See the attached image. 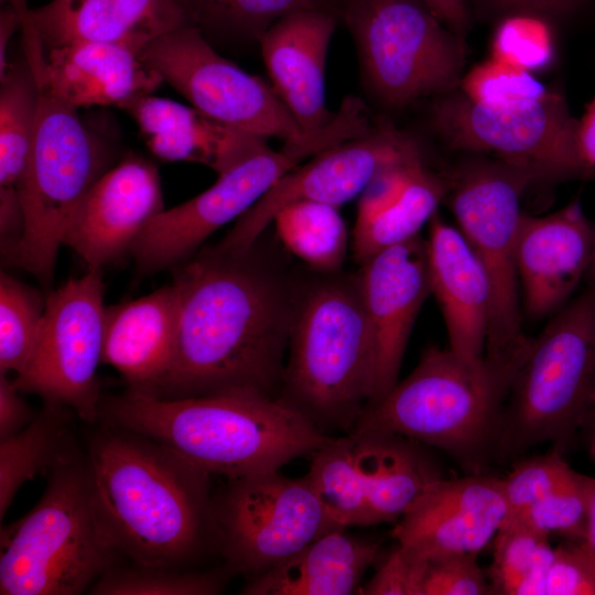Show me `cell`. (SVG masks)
Masks as SVG:
<instances>
[{"label":"cell","mask_w":595,"mask_h":595,"mask_svg":"<svg viewBox=\"0 0 595 595\" xmlns=\"http://www.w3.org/2000/svg\"><path fill=\"white\" fill-rule=\"evenodd\" d=\"M203 248L173 269L178 313L170 367L150 394L249 390L278 397L299 292L258 251Z\"/></svg>","instance_id":"cell-1"},{"label":"cell","mask_w":595,"mask_h":595,"mask_svg":"<svg viewBox=\"0 0 595 595\" xmlns=\"http://www.w3.org/2000/svg\"><path fill=\"white\" fill-rule=\"evenodd\" d=\"M96 502L121 555L181 567L213 551L210 474L144 435L106 424L88 443Z\"/></svg>","instance_id":"cell-2"},{"label":"cell","mask_w":595,"mask_h":595,"mask_svg":"<svg viewBox=\"0 0 595 595\" xmlns=\"http://www.w3.org/2000/svg\"><path fill=\"white\" fill-rule=\"evenodd\" d=\"M99 419L228 479L279 470L334 436L279 397L249 390L175 399L127 390L100 402Z\"/></svg>","instance_id":"cell-3"},{"label":"cell","mask_w":595,"mask_h":595,"mask_svg":"<svg viewBox=\"0 0 595 595\" xmlns=\"http://www.w3.org/2000/svg\"><path fill=\"white\" fill-rule=\"evenodd\" d=\"M516 371L430 346L403 380L367 403L354 429L399 434L443 451L466 474L487 473Z\"/></svg>","instance_id":"cell-4"},{"label":"cell","mask_w":595,"mask_h":595,"mask_svg":"<svg viewBox=\"0 0 595 595\" xmlns=\"http://www.w3.org/2000/svg\"><path fill=\"white\" fill-rule=\"evenodd\" d=\"M278 397L325 434L348 433L372 399L376 348L357 275L300 291Z\"/></svg>","instance_id":"cell-5"},{"label":"cell","mask_w":595,"mask_h":595,"mask_svg":"<svg viewBox=\"0 0 595 595\" xmlns=\"http://www.w3.org/2000/svg\"><path fill=\"white\" fill-rule=\"evenodd\" d=\"M1 595H78L117 565L96 502L87 456L77 447L48 474L37 504L1 529Z\"/></svg>","instance_id":"cell-6"},{"label":"cell","mask_w":595,"mask_h":595,"mask_svg":"<svg viewBox=\"0 0 595 595\" xmlns=\"http://www.w3.org/2000/svg\"><path fill=\"white\" fill-rule=\"evenodd\" d=\"M511 381L495 461L550 443L565 452L595 396V288L553 314Z\"/></svg>","instance_id":"cell-7"},{"label":"cell","mask_w":595,"mask_h":595,"mask_svg":"<svg viewBox=\"0 0 595 595\" xmlns=\"http://www.w3.org/2000/svg\"><path fill=\"white\" fill-rule=\"evenodd\" d=\"M366 105L346 97L324 127L284 141L218 175L199 195L156 215L132 244L129 253L141 274L174 269L198 250L216 230L250 209L286 172L318 152L357 138L370 129Z\"/></svg>","instance_id":"cell-8"},{"label":"cell","mask_w":595,"mask_h":595,"mask_svg":"<svg viewBox=\"0 0 595 595\" xmlns=\"http://www.w3.org/2000/svg\"><path fill=\"white\" fill-rule=\"evenodd\" d=\"M446 181V196L457 228L487 273L491 300L485 357L518 369L531 338L521 325L516 241L520 202L539 176L501 160H472L457 165Z\"/></svg>","instance_id":"cell-9"},{"label":"cell","mask_w":595,"mask_h":595,"mask_svg":"<svg viewBox=\"0 0 595 595\" xmlns=\"http://www.w3.org/2000/svg\"><path fill=\"white\" fill-rule=\"evenodd\" d=\"M39 90L34 137L20 188L25 228L8 263L50 288L66 226L88 191L108 171V155L80 120L78 108L41 86Z\"/></svg>","instance_id":"cell-10"},{"label":"cell","mask_w":595,"mask_h":595,"mask_svg":"<svg viewBox=\"0 0 595 595\" xmlns=\"http://www.w3.org/2000/svg\"><path fill=\"white\" fill-rule=\"evenodd\" d=\"M345 20L385 104L401 107L459 85L465 45L422 0H348Z\"/></svg>","instance_id":"cell-11"},{"label":"cell","mask_w":595,"mask_h":595,"mask_svg":"<svg viewBox=\"0 0 595 595\" xmlns=\"http://www.w3.org/2000/svg\"><path fill=\"white\" fill-rule=\"evenodd\" d=\"M424 447L399 434L353 429L313 453L306 475L343 528L397 522L443 477Z\"/></svg>","instance_id":"cell-12"},{"label":"cell","mask_w":595,"mask_h":595,"mask_svg":"<svg viewBox=\"0 0 595 595\" xmlns=\"http://www.w3.org/2000/svg\"><path fill=\"white\" fill-rule=\"evenodd\" d=\"M342 529L306 474L292 478L279 469L228 479L213 496V551L229 573L248 580Z\"/></svg>","instance_id":"cell-13"},{"label":"cell","mask_w":595,"mask_h":595,"mask_svg":"<svg viewBox=\"0 0 595 595\" xmlns=\"http://www.w3.org/2000/svg\"><path fill=\"white\" fill-rule=\"evenodd\" d=\"M432 125L448 148L493 153L540 181L594 176L580 158L577 119L554 91L505 107L479 105L452 91L434 104Z\"/></svg>","instance_id":"cell-14"},{"label":"cell","mask_w":595,"mask_h":595,"mask_svg":"<svg viewBox=\"0 0 595 595\" xmlns=\"http://www.w3.org/2000/svg\"><path fill=\"white\" fill-rule=\"evenodd\" d=\"M102 295L101 269L52 291L33 355L12 379L19 391L62 404L90 424L98 421L101 402L97 367L102 363Z\"/></svg>","instance_id":"cell-15"},{"label":"cell","mask_w":595,"mask_h":595,"mask_svg":"<svg viewBox=\"0 0 595 595\" xmlns=\"http://www.w3.org/2000/svg\"><path fill=\"white\" fill-rule=\"evenodd\" d=\"M141 56L193 107L223 123L283 141L306 133L272 86L219 55L195 25L158 37Z\"/></svg>","instance_id":"cell-16"},{"label":"cell","mask_w":595,"mask_h":595,"mask_svg":"<svg viewBox=\"0 0 595 595\" xmlns=\"http://www.w3.org/2000/svg\"><path fill=\"white\" fill-rule=\"evenodd\" d=\"M416 151L409 137L388 123L323 150L280 177L214 248L223 252L251 248L277 213L291 203L310 201L339 207L359 196L385 166Z\"/></svg>","instance_id":"cell-17"},{"label":"cell","mask_w":595,"mask_h":595,"mask_svg":"<svg viewBox=\"0 0 595 595\" xmlns=\"http://www.w3.org/2000/svg\"><path fill=\"white\" fill-rule=\"evenodd\" d=\"M507 513L501 477L488 473L443 476L396 522L391 536L428 560L478 554L493 543Z\"/></svg>","instance_id":"cell-18"},{"label":"cell","mask_w":595,"mask_h":595,"mask_svg":"<svg viewBox=\"0 0 595 595\" xmlns=\"http://www.w3.org/2000/svg\"><path fill=\"white\" fill-rule=\"evenodd\" d=\"M19 17L24 58L37 85L76 108L122 109L163 83L141 53L123 45L76 42L44 50L26 18Z\"/></svg>","instance_id":"cell-19"},{"label":"cell","mask_w":595,"mask_h":595,"mask_svg":"<svg viewBox=\"0 0 595 595\" xmlns=\"http://www.w3.org/2000/svg\"><path fill=\"white\" fill-rule=\"evenodd\" d=\"M356 275L376 348L371 403L399 381L412 327L431 294L426 240L419 235L383 249L361 262Z\"/></svg>","instance_id":"cell-20"},{"label":"cell","mask_w":595,"mask_h":595,"mask_svg":"<svg viewBox=\"0 0 595 595\" xmlns=\"http://www.w3.org/2000/svg\"><path fill=\"white\" fill-rule=\"evenodd\" d=\"M164 203L156 167L129 156L106 171L72 215L63 245L86 262L101 269L130 248Z\"/></svg>","instance_id":"cell-21"},{"label":"cell","mask_w":595,"mask_h":595,"mask_svg":"<svg viewBox=\"0 0 595 595\" xmlns=\"http://www.w3.org/2000/svg\"><path fill=\"white\" fill-rule=\"evenodd\" d=\"M594 227L578 201L545 216L522 213L516 267L527 314L556 313L589 271Z\"/></svg>","instance_id":"cell-22"},{"label":"cell","mask_w":595,"mask_h":595,"mask_svg":"<svg viewBox=\"0 0 595 595\" xmlns=\"http://www.w3.org/2000/svg\"><path fill=\"white\" fill-rule=\"evenodd\" d=\"M17 4L44 50L76 42L112 43L139 53L158 37L190 24L176 0H52Z\"/></svg>","instance_id":"cell-23"},{"label":"cell","mask_w":595,"mask_h":595,"mask_svg":"<svg viewBox=\"0 0 595 595\" xmlns=\"http://www.w3.org/2000/svg\"><path fill=\"white\" fill-rule=\"evenodd\" d=\"M335 18L322 8L293 11L260 36L272 88L304 132L327 125L335 112L325 101V64Z\"/></svg>","instance_id":"cell-24"},{"label":"cell","mask_w":595,"mask_h":595,"mask_svg":"<svg viewBox=\"0 0 595 595\" xmlns=\"http://www.w3.org/2000/svg\"><path fill=\"white\" fill-rule=\"evenodd\" d=\"M431 294L445 323L448 348L467 358L485 355L491 291L483 263L462 231L436 213L426 239Z\"/></svg>","instance_id":"cell-25"},{"label":"cell","mask_w":595,"mask_h":595,"mask_svg":"<svg viewBox=\"0 0 595 595\" xmlns=\"http://www.w3.org/2000/svg\"><path fill=\"white\" fill-rule=\"evenodd\" d=\"M161 160L206 165L218 175L267 150V138L223 123L195 107L145 95L123 108Z\"/></svg>","instance_id":"cell-26"},{"label":"cell","mask_w":595,"mask_h":595,"mask_svg":"<svg viewBox=\"0 0 595 595\" xmlns=\"http://www.w3.org/2000/svg\"><path fill=\"white\" fill-rule=\"evenodd\" d=\"M178 298L172 283L138 300L105 306L102 363L133 392L151 394L174 351Z\"/></svg>","instance_id":"cell-27"},{"label":"cell","mask_w":595,"mask_h":595,"mask_svg":"<svg viewBox=\"0 0 595 595\" xmlns=\"http://www.w3.org/2000/svg\"><path fill=\"white\" fill-rule=\"evenodd\" d=\"M381 542L345 529L312 541L268 572L248 580L244 595H350L358 593Z\"/></svg>","instance_id":"cell-28"},{"label":"cell","mask_w":595,"mask_h":595,"mask_svg":"<svg viewBox=\"0 0 595 595\" xmlns=\"http://www.w3.org/2000/svg\"><path fill=\"white\" fill-rule=\"evenodd\" d=\"M71 412L62 404L45 402L29 425L0 440V519L20 487L37 475H47L76 445Z\"/></svg>","instance_id":"cell-29"},{"label":"cell","mask_w":595,"mask_h":595,"mask_svg":"<svg viewBox=\"0 0 595 595\" xmlns=\"http://www.w3.org/2000/svg\"><path fill=\"white\" fill-rule=\"evenodd\" d=\"M446 181L421 163L399 198L369 220L355 224L353 251L360 264L375 253L420 235L446 196Z\"/></svg>","instance_id":"cell-30"},{"label":"cell","mask_w":595,"mask_h":595,"mask_svg":"<svg viewBox=\"0 0 595 595\" xmlns=\"http://www.w3.org/2000/svg\"><path fill=\"white\" fill-rule=\"evenodd\" d=\"M0 191L20 193L32 148L40 90L26 60L0 77Z\"/></svg>","instance_id":"cell-31"},{"label":"cell","mask_w":595,"mask_h":595,"mask_svg":"<svg viewBox=\"0 0 595 595\" xmlns=\"http://www.w3.org/2000/svg\"><path fill=\"white\" fill-rule=\"evenodd\" d=\"M272 223L293 255L323 274L336 273L348 248V232L338 207L310 201L281 208Z\"/></svg>","instance_id":"cell-32"},{"label":"cell","mask_w":595,"mask_h":595,"mask_svg":"<svg viewBox=\"0 0 595 595\" xmlns=\"http://www.w3.org/2000/svg\"><path fill=\"white\" fill-rule=\"evenodd\" d=\"M487 571L494 595H544L554 547L550 538L519 523H504L493 541Z\"/></svg>","instance_id":"cell-33"},{"label":"cell","mask_w":595,"mask_h":595,"mask_svg":"<svg viewBox=\"0 0 595 595\" xmlns=\"http://www.w3.org/2000/svg\"><path fill=\"white\" fill-rule=\"evenodd\" d=\"M45 302L39 291L0 273V375L28 366L40 333Z\"/></svg>","instance_id":"cell-34"},{"label":"cell","mask_w":595,"mask_h":595,"mask_svg":"<svg viewBox=\"0 0 595 595\" xmlns=\"http://www.w3.org/2000/svg\"><path fill=\"white\" fill-rule=\"evenodd\" d=\"M224 567L207 572L181 567L115 565L89 588L94 595H214L224 589Z\"/></svg>","instance_id":"cell-35"},{"label":"cell","mask_w":595,"mask_h":595,"mask_svg":"<svg viewBox=\"0 0 595 595\" xmlns=\"http://www.w3.org/2000/svg\"><path fill=\"white\" fill-rule=\"evenodd\" d=\"M595 477L573 469L553 490L520 516L504 523H519L551 538L584 541Z\"/></svg>","instance_id":"cell-36"},{"label":"cell","mask_w":595,"mask_h":595,"mask_svg":"<svg viewBox=\"0 0 595 595\" xmlns=\"http://www.w3.org/2000/svg\"><path fill=\"white\" fill-rule=\"evenodd\" d=\"M191 25L210 26L258 39L280 18L321 8V0H176Z\"/></svg>","instance_id":"cell-37"},{"label":"cell","mask_w":595,"mask_h":595,"mask_svg":"<svg viewBox=\"0 0 595 595\" xmlns=\"http://www.w3.org/2000/svg\"><path fill=\"white\" fill-rule=\"evenodd\" d=\"M459 85L465 97L489 107L510 106L549 91L531 72L493 57L469 69Z\"/></svg>","instance_id":"cell-38"},{"label":"cell","mask_w":595,"mask_h":595,"mask_svg":"<svg viewBox=\"0 0 595 595\" xmlns=\"http://www.w3.org/2000/svg\"><path fill=\"white\" fill-rule=\"evenodd\" d=\"M563 455L552 448L544 454L515 459L512 468L501 477L508 506L506 520L520 516L570 475L573 468Z\"/></svg>","instance_id":"cell-39"},{"label":"cell","mask_w":595,"mask_h":595,"mask_svg":"<svg viewBox=\"0 0 595 595\" xmlns=\"http://www.w3.org/2000/svg\"><path fill=\"white\" fill-rule=\"evenodd\" d=\"M553 44L547 24L537 17L511 15L498 28L491 57L531 72L552 58Z\"/></svg>","instance_id":"cell-40"},{"label":"cell","mask_w":595,"mask_h":595,"mask_svg":"<svg viewBox=\"0 0 595 595\" xmlns=\"http://www.w3.org/2000/svg\"><path fill=\"white\" fill-rule=\"evenodd\" d=\"M428 559L396 543L376 561L371 577L363 583L361 595H423Z\"/></svg>","instance_id":"cell-41"},{"label":"cell","mask_w":595,"mask_h":595,"mask_svg":"<svg viewBox=\"0 0 595 595\" xmlns=\"http://www.w3.org/2000/svg\"><path fill=\"white\" fill-rule=\"evenodd\" d=\"M494 594L487 572L478 564L477 554L455 553L430 559L423 595Z\"/></svg>","instance_id":"cell-42"},{"label":"cell","mask_w":595,"mask_h":595,"mask_svg":"<svg viewBox=\"0 0 595 595\" xmlns=\"http://www.w3.org/2000/svg\"><path fill=\"white\" fill-rule=\"evenodd\" d=\"M544 595H595V556L584 541L554 547Z\"/></svg>","instance_id":"cell-43"},{"label":"cell","mask_w":595,"mask_h":595,"mask_svg":"<svg viewBox=\"0 0 595 595\" xmlns=\"http://www.w3.org/2000/svg\"><path fill=\"white\" fill-rule=\"evenodd\" d=\"M422 161L420 150L380 170L358 196L355 224H361L391 206Z\"/></svg>","instance_id":"cell-44"},{"label":"cell","mask_w":595,"mask_h":595,"mask_svg":"<svg viewBox=\"0 0 595 595\" xmlns=\"http://www.w3.org/2000/svg\"><path fill=\"white\" fill-rule=\"evenodd\" d=\"M21 393L7 375H0V440L17 434L35 416Z\"/></svg>","instance_id":"cell-45"},{"label":"cell","mask_w":595,"mask_h":595,"mask_svg":"<svg viewBox=\"0 0 595 595\" xmlns=\"http://www.w3.org/2000/svg\"><path fill=\"white\" fill-rule=\"evenodd\" d=\"M511 15L537 18L554 17L569 12L576 0H490Z\"/></svg>","instance_id":"cell-46"},{"label":"cell","mask_w":595,"mask_h":595,"mask_svg":"<svg viewBox=\"0 0 595 595\" xmlns=\"http://www.w3.org/2000/svg\"><path fill=\"white\" fill-rule=\"evenodd\" d=\"M576 141L583 164L595 176V97L577 120Z\"/></svg>","instance_id":"cell-47"},{"label":"cell","mask_w":595,"mask_h":595,"mask_svg":"<svg viewBox=\"0 0 595 595\" xmlns=\"http://www.w3.org/2000/svg\"><path fill=\"white\" fill-rule=\"evenodd\" d=\"M430 10L457 34L466 30L468 13L465 0H422Z\"/></svg>","instance_id":"cell-48"},{"label":"cell","mask_w":595,"mask_h":595,"mask_svg":"<svg viewBox=\"0 0 595 595\" xmlns=\"http://www.w3.org/2000/svg\"><path fill=\"white\" fill-rule=\"evenodd\" d=\"M20 25L18 11L10 4V8L1 11L0 14V77L4 75L10 64L7 58V48L11 35Z\"/></svg>","instance_id":"cell-49"},{"label":"cell","mask_w":595,"mask_h":595,"mask_svg":"<svg viewBox=\"0 0 595 595\" xmlns=\"http://www.w3.org/2000/svg\"><path fill=\"white\" fill-rule=\"evenodd\" d=\"M580 434L583 436L586 448L595 441V396L583 420Z\"/></svg>","instance_id":"cell-50"},{"label":"cell","mask_w":595,"mask_h":595,"mask_svg":"<svg viewBox=\"0 0 595 595\" xmlns=\"http://www.w3.org/2000/svg\"><path fill=\"white\" fill-rule=\"evenodd\" d=\"M584 542L595 556V483L593 487Z\"/></svg>","instance_id":"cell-51"},{"label":"cell","mask_w":595,"mask_h":595,"mask_svg":"<svg viewBox=\"0 0 595 595\" xmlns=\"http://www.w3.org/2000/svg\"><path fill=\"white\" fill-rule=\"evenodd\" d=\"M589 271L592 273L591 285L595 288V227H594V232H593V253H592V262H591Z\"/></svg>","instance_id":"cell-52"},{"label":"cell","mask_w":595,"mask_h":595,"mask_svg":"<svg viewBox=\"0 0 595 595\" xmlns=\"http://www.w3.org/2000/svg\"><path fill=\"white\" fill-rule=\"evenodd\" d=\"M587 451H588V453H589L592 459L595 461V441H594V443L587 448Z\"/></svg>","instance_id":"cell-53"}]
</instances>
